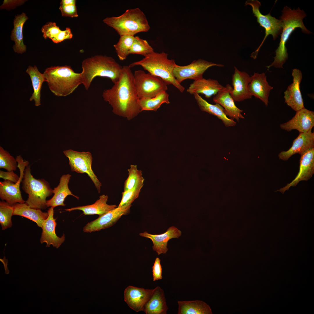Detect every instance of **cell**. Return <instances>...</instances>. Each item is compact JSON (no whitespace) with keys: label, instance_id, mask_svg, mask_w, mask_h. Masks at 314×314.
Segmentation results:
<instances>
[{"label":"cell","instance_id":"45","mask_svg":"<svg viewBox=\"0 0 314 314\" xmlns=\"http://www.w3.org/2000/svg\"><path fill=\"white\" fill-rule=\"evenodd\" d=\"M23 0H4L2 5L1 6V9H11L15 7L24 2Z\"/></svg>","mask_w":314,"mask_h":314},{"label":"cell","instance_id":"24","mask_svg":"<svg viewBox=\"0 0 314 314\" xmlns=\"http://www.w3.org/2000/svg\"><path fill=\"white\" fill-rule=\"evenodd\" d=\"M224 87L215 79L208 78L201 79L194 81L191 83L187 92L191 94H201L207 98L215 95Z\"/></svg>","mask_w":314,"mask_h":314},{"label":"cell","instance_id":"4","mask_svg":"<svg viewBox=\"0 0 314 314\" xmlns=\"http://www.w3.org/2000/svg\"><path fill=\"white\" fill-rule=\"evenodd\" d=\"M43 74L50 90L56 96L68 95L82 84L81 73L75 72L69 65L51 66Z\"/></svg>","mask_w":314,"mask_h":314},{"label":"cell","instance_id":"15","mask_svg":"<svg viewBox=\"0 0 314 314\" xmlns=\"http://www.w3.org/2000/svg\"><path fill=\"white\" fill-rule=\"evenodd\" d=\"M292 75L293 82L284 92V97L287 104L296 112L304 108L300 89L302 75L301 71L297 69H292Z\"/></svg>","mask_w":314,"mask_h":314},{"label":"cell","instance_id":"18","mask_svg":"<svg viewBox=\"0 0 314 314\" xmlns=\"http://www.w3.org/2000/svg\"><path fill=\"white\" fill-rule=\"evenodd\" d=\"M154 289H145L131 286L127 287L124 291V301L133 311H143L144 306L152 295Z\"/></svg>","mask_w":314,"mask_h":314},{"label":"cell","instance_id":"25","mask_svg":"<svg viewBox=\"0 0 314 314\" xmlns=\"http://www.w3.org/2000/svg\"><path fill=\"white\" fill-rule=\"evenodd\" d=\"M71 176L70 174H63L61 177L58 185L54 188L53 193L54 195L50 199L47 200V207L53 208L58 206H65L66 204L64 202L66 198L68 195H71L79 199V197L73 194L68 187Z\"/></svg>","mask_w":314,"mask_h":314},{"label":"cell","instance_id":"6","mask_svg":"<svg viewBox=\"0 0 314 314\" xmlns=\"http://www.w3.org/2000/svg\"><path fill=\"white\" fill-rule=\"evenodd\" d=\"M103 21L120 36H134L139 32H147L150 28L145 14L138 8L127 10L118 17H107Z\"/></svg>","mask_w":314,"mask_h":314},{"label":"cell","instance_id":"2","mask_svg":"<svg viewBox=\"0 0 314 314\" xmlns=\"http://www.w3.org/2000/svg\"><path fill=\"white\" fill-rule=\"evenodd\" d=\"M280 17L283 24L282 30L279 46L275 51L274 60L272 64L266 67L268 68L273 66L276 68H283V65L288 59V53L286 46L291 34L297 28H301L303 32L309 34L311 33L305 26L303 19L306 16L304 11L299 7L296 9L292 10L287 6H284Z\"/></svg>","mask_w":314,"mask_h":314},{"label":"cell","instance_id":"38","mask_svg":"<svg viewBox=\"0 0 314 314\" xmlns=\"http://www.w3.org/2000/svg\"><path fill=\"white\" fill-rule=\"evenodd\" d=\"M17 167V163L16 158L0 146V168L10 171H15Z\"/></svg>","mask_w":314,"mask_h":314},{"label":"cell","instance_id":"12","mask_svg":"<svg viewBox=\"0 0 314 314\" xmlns=\"http://www.w3.org/2000/svg\"><path fill=\"white\" fill-rule=\"evenodd\" d=\"M213 66L224 67L221 64L215 63L199 59L194 60L188 65L180 66L176 65L173 73L176 80L181 84L187 79L196 81L203 78V75L205 71L209 68Z\"/></svg>","mask_w":314,"mask_h":314},{"label":"cell","instance_id":"29","mask_svg":"<svg viewBox=\"0 0 314 314\" xmlns=\"http://www.w3.org/2000/svg\"><path fill=\"white\" fill-rule=\"evenodd\" d=\"M108 199L107 195H100L99 199L93 204L72 207L65 210L69 212L75 210H79L83 212L84 215H98L100 216L117 207L116 205L107 204Z\"/></svg>","mask_w":314,"mask_h":314},{"label":"cell","instance_id":"16","mask_svg":"<svg viewBox=\"0 0 314 314\" xmlns=\"http://www.w3.org/2000/svg\"><path fill=\"white\" fill-rule=\"evenodd\" d=\"M314 173V147L311 148L301 155L299 170L295 178L290 183L276 191L283 194L291 186H295L301 181H307Z\"/></svg>","mask_w":314,"mask_h":314},{"label":"cell","instance_id":"5","mask_svg":"<svg viewBox=\"0 0 314 314\" xmlns=\"http://www.w3.org/2000/svg\"><path fill=\"white\" fill-rule=\"evenodd\" d=\"M168 56L164 51L158 53L154 51L129 66L131 68L140 65L149 73L161 78L167 85L172 84L183 92L184 87L178 82L173 74L174 69L177 64L174 60L169 59Z\"/></svg>","mask_w":314,"mask_h":314},{"label":"cell","instance_id":"21","mask_svg":"<svg viewBox=\"0 0 314 314\" xmlns=\"http://www.w3.org/2000/svg\"><path fill=\"white\" fill-rule=\"evenodd\" d=\"M314 147V133L311 131L306 133H300L294 140L291 147L287 151L281 152L278 155L280 159L288 160L296 154L301 155L309 149Z\"/></svg>","mask_w":314,"mask_h":314},{"label":"cell","instance_id":"32","mask_svg":"<svg viewBox=\"0 0 314 314\" xmlns=\"http://www.w3.org/2000/svg\"><path fill=\"white\" fill-rule=\"evenodd\" d=\"M178 314H212L210 306L201 301H178Z\"/></svg>","mask_w":314,"mask_h":314},{"label":"cell","instance_id":"19","mask_svg":"<svg viewBox=\"0 0 314 314\" xmlns=\"http://www.w3.org/2000/svg\"><path fill=\"white\" fill-rule=\"evenodd\" d=\"M54 208L51 207L47 211L48 216L42 224L40 241L41 244L46 243V247H49L52 245L58 248L65 241V236L64 234L61 237L56 235L55 229L57 223L56 219L53 217Z\"/></svg>","mask_w":314,"mask_h":314},{"label":"cell","instance_id":"41","mask_svg":"<svg viewBox=\"0 0 314 314\" xmlns=\"http://www.w3.org/2000/svg\"><path fill=\"white\" fill-rule=\"evenodd\" d=\"M59 9L60 10L62 15L63 16L74 17L78 16L76 5H60Z\"/></svg>","mask_w":314,"mask_h":314},{"label":"cell","instance_id":"3","mask_svg":"<svg viewBox=\"0 0 314 314\" xmlns=\"http://www.w3.org/2000/svg\"><path fill=\"white\" fill-rule=\"evenodd\" d=\"M82 68V84L87 90L97 76L107 77L114 84L116 83L120 77L123 66L112 57L97 55L84 60Z\"/></svg>","mask_w":314,"mask_h":314},{"label":"cell","instance_id":"47","mask_svg":"<svg viewBox=\"0 0 314 314\" xmlns=\"http://www.w3.org/2000/svg\"><path fill=\"white\" fill-rule=\"evenodd\" d=\"M0 261L3 263V265L4 269L5 270V273L6 274H7L9 273L10 271L8 270V260L6 259V257L4 256L3 258V259H0Z\"/></svg>","mask_w":314,"mask_h":314},{"label":"cell","instance_id":"42","mask_svg":"<svg viewBox=\"0 0 314 314\" xmlns=\"http://www.w3.org/2000/svg\"><path fill=\"white\" fill-rule=\"evenodd\" d=\"M152 272L153 281L161 279L162 278V267L160 264V260L158 257L155 259L152 267Z\"/></svg>","mask_w":314,"mask_h":314},{"label":"cell","instance_id":"22","mask_svg":"<svg viewBox=\"0 0 314 314\" xmlns=\"http://www.w3.org/2000/svg\"><path fill=\"white\" fill-rule=\"evenodd\" d=\"M181 234V232L174 226L169 227L165 233L160 234L153 235L147 231L139 233L140 236L150 239L153 245L152 249L158 255L165 254L168 250L167 247L168 241L173 238H178Z\"/></svg>","mask_w":314,"mask_h":314},{"label":"cell","instance_id":"20","mask_svg":"<svg viewBox=\"0 0 314 314\" xmlns=\"http://www.w3.org/2000/svg\"><path fill=\"white\" fill-rule=\"evenodd\" d=\"M232 89L231 86L227 84L214 96L213 101L215 103L218 104L223 107L227 116L239 121L240 118H244L242 114L243 110L239 108L235 104L234 101L230 94Z\"/></svg>","mask_w":314,"mask_h":314},{"label":"cell","instance_id":"37","mask_svg":"<svg viewBox=\"0 0 314 314\" xmlns=\"http://www.w3.org/2000/svg\"><path fill=\"white\" fill-rule=\"evenodd\" d=\"M153 51V49L147 40L138 36H135L130 49L129 54H138L144 57Z\"/></svg>","mask_w":314,"mask_h":314},{"label":"cell","instance_id":"35","mask_svg":"<svg viewBox=\"0 0 314 314\" xmlns=\"http://www.w3.org/2000/svg\"><path fill=\"white\" fill-rule=\"evenodd\" d=\"M128 171V176L124 183V190L144 184V179L142 176V171L138 169L136 165H131Z\"/></svg>","mask_w":314,"mask_h":314},{"label":"cell","instance_id":"44","mask_svg":"<svg viewBox=\"0 0 314 314\" xmlns=\"http://www.w3.org/2000/svg\"><path fill=\"white\" fill-rule=\"evenodd\" d=\"M0 178L4 180H8L15 183L18 181L19 176L14 171L5 172L0 170Z\"/></svg>","mask_w":314,"mask_h":314},{"label":"cell","instance_id":"17","mask_svg":"<svg viewBox=\"0 0 314 314\" xmlns=\"http://www.w3.org/2000/svg\"><path fill=\"white\" fill-rule=\"evenodd\" d=\"M234 72L232 77L233 88L230 94L234 101L240 102L251 99L252 96L249 89L251 77L245 71H239L234 67Z\"/></svg>","mask_w":314,"mask_h":314},{"label":"cell","instance_id":"27","mask_svg":"<svg viewBox=\"0 0 314 314\" xmlns=\"http://www.w3.org/2000/svg\"><path fill=\"white\" fill-rule=\"evenodd\" d=\"M195 98L200 110L217 117L221 119L226 127L232 126L236 125L233 119L229 118L226 115L224 108L219 104H212L208 103L199 94L194 95Z\"/></svg>","mask_w":314,"mask_h":314},{"label":"cell","instance_id":"36","mask_svg":"<svg viewBox=\"0 0 314 314\" xmlns=\"http://www.w3.org/2000/svg\"><path fill=\"white\" fill-rule=\"evenodd\" d=\"M13 211L12 206L4 201H0V224L2 230L12 226L11 217Z\"/></svg>","mask_w":314,"mask_h":314},{"label":"cell","instance_id":"43","mask_svg":"<svg viewBox=\"0 0 314 314\" xmlns=\"http://www.w3.org/2000/svg\"><path fill=\"white\" fill-rule=\"evenodd\" d=\"M71 29L67 28L63 31H61L58 35L52 41L55 43H58L66 39H70L72 37Z\"/></svg>","mask_w":314,"mask_h":314},{"label":"cell","instance_id":"14","mask_svg":"<svg viewBox=\"0 0 314 314\" xmlns=\"http://www.w3.org/2000/svg\"><path fill=\"white\" fill-rule=\"evenodd\" d=\"M314 126V112L305 108L296 112L290 120L280 125L282 129L288 131L296 129L300 133L311 131Z\"/></svg>","mask_w":314,"mask_h":314},{"label":"cell","instance_id":"1","mask_svg":"<svg viewBox=\"0 0 314 314\" xmlns=\"http://www.w3.org/2000/svg\"><path fill=\"white\" fill-rule=\"evenodd\" d=\"M104 100L108 103L115 114L130 120L141 111L134 82L133 74L129 66H123L118 81L110 89L102 93Z\"/></svg>","mask_w":314,"mask_h":314},{"label":"cell","instance_id":"10","mask_svg":"<svg viewBox=\"0 0 314 314\" xmlns=\"http://www.w3.org/2000/svg\"><path fill=\"white\" fill-rule=\"evenodd\" d=\"M63 152L69 160L71 170L78 173L87 174L99 193L102 184L92 169V157L91 153L88 151L80 152L72 149L65 150Z\"/></svg>","mask_w":314,"mask_h":314},{"label":"cell","instance_id":"9","mask_svg":"<svg viewBox=\"0 0 314 314\" xmlns=\"http://www.w3.org/2000/svg\"><path fill=\"white\" fill-rule=\"evenodd\" d=\"M247 5L252 7L253 13L257 18V22L265 30V35L263 40L258 48L251 55L250 57L255 59L260 48L267 36L271 35L273 40H275L282 31L283 24L280 19L272 16L270 13L266 15H263L259 10L261 5L258 0H247L245 3V6Z\"/></svg>","mask_w":314,"mask_h":314},{"label":"cell","instance_id":"28","mask_svg":"<svg viewBox=\"0 0 314 314\" xmlns=\"http://www.w3.org/2000/svg\"><path fill=\"white\" fill-rule=\"evenodd\" d=\"M12 206L13 208V215H19L28 219L35 222L41 228L43 222L48 216L47 212H43L41 209L31 208L26 203H17Z\"/></svg>","mask_w":314,"mask_h":314},{"label":"cell","instance_id":"39","mask_svg":"<svg viewBox=\"0 0 314 314\" xmlns=\"http://www.w3.org/2000/svg\"><path fill=\"white\" fill-rule=\"evenodd\" d=\"M144 184H141L132 189L124 190L122 193L121 200L118 206L121 207L127 205H131L139 197L141 190Z\"/></svg>","mask_w":314,"mask_h":314},{"label":"cell","instance_id":"33","mask_svg":"<svg viewBox=\"0 0 314 314\" xmlns=\"http://www.w3.org/2000/svg\"><path fill=\"white\" fill-rule=\"evenodd\" d=\"M169 94L166 91H162L156 97L139 99L138 103L141 111L143 110L156 111L163 103H170Z\"/></svg>","mask_w":314,"mask_h":314},{"label":"cell","instance_id":"7","mask_svg":"<svg viewBox=\"0 0 314 314\" xmlns=\"http://www.w3.org/2000/svg\"><path fill=\"white\" fill-rule=\"evenodd\" d=\"M22 183V188L28 195L25 203L32 208L46 209V198L53 193L49 183L43 179L35 178L28 165L24 170Z\"/></svg>","mask_w":314,"mask_h":314},{"label":"cell","instance_id":"13","mask_svg":"<svg viewBox=\"0 0 314 314\" xmlns=\"http://www.w3.org/2000/svg\"><path fill=\"white\" fill-rule=\"evenodd\" d=\"M131 205L117 208L99 216L94 220L88 223L83 228L85 233L99 231L110 227L114 224L123 215L129 214Z\"/></svg>","mask_w":314,"mask_h":314},{"label":"cell","instance_id":"8","mask_svg":"<svg viewBox=\"0 0 314 314\" xmlns=\"http://www.w3.org/2000/svg\"><path fill=\"white\" fill-rule=\"evenodd\" d=\"M134 83L139 99L152 98L167 90V85L160 77L144 71H135L133 74Z\"/></svg>","mask_w":314,"mask_h":314},{"label":"cell","instance_id":"34","mask_svg":"<svg viewBox=\"0 0 314 314\" xmlns=\"http://www.w3.org/2000/svg\"><path fill=\"white\" fill-rule=\"evenodd\" d=\"M134 36L124 35L120 36L117 43L114 45L119 59L123 60L129 54V51L134 39Z\"/></svg>","mask_w":314,"mask_h":314},{"label":"cell","instance_id":"46","mask_svg":"<svg viewBox=\"0 0 314 314\" xmlns=\"http://www.w3.org/2000/svg\"><path fill=\"white\" fill-rule=\"evenodd\" d=\"M76 1L75 0H62L60 2V5H76Z\"/></svg>","mask_w":314,"mask_h":314},{"label":"cell","instance_id":"40","mask_svg":"<svg viewBox=\"0 0 314 314\" xmlns=\"http://www.w3.org/2000/svg\"><path fill=\"white\" fill-rule=\"evenodd\" d=\"M41 31L43 37L46 39L48 38L52 41L59 34L61 30L54 22H48L42 27Z\"/></svg>","mask_w":314,"mask_h":314},{"label":"cell","instance_id":"31","mask_svg":"<svg viewBox=\"0 0 314 314\" xmlns=\"http://www.w3.org/2000/svg\"><path fill=\"white\" fill-rule=\"evenodd\" d=\"M26 72L29 75L32 82L33 92L29 99L30 101L34 100L35 106L41 105V91L43 83L45 81L44 74L40 73L35 65L29 66Z\"/></svg>","mask_w":314,"mask_h":314},{"label":"cell","instance_id":"23","mask_svg":"<svg viewBox=\"0 0 314 314\" xmlns=\"http://www.w3.org/2000/svg\"><path fill=\"white\" fill-rule=\"evenodd\" d=\"M266 76L263 72L254 73L251 76L249 85V89L251 95L261 100L267 106L270 91L273 87L270 86L267 80Z\"/></svg>","mask_w":314,"mask_h":314},{"label":"cell","instance_id":"30","mask_svg":"<svg viewBox=\"0 0 314 314\" xmlns=\"http://www.w3.org/2000/svg\"><path fill=\"white\" fill-rule=\"evenodd\" d=\"M28 19L26 14L23 13L16 16L14 20V28L10 39L15 42L13 47L14 51L18 53L22 54L26 50V46L23 43L22 32L23 25Z\"/></svg>","mask_w":314,"mask_h":314},{"label":"cell","instance_id":"11","mask_svg":"<svg viewBox=\"0 0 314 314\" xmlns=\"http://www.w3.org/2000/svg\"><path fill=\"white\" fill-rule=\"evenodd\" d=\"M16 159L20 172L18 181L15 183L8 180L0 182V198L2 200H5L11 206L16 203H24L26 201L22 197L20 186L24 170L29 165V162L24 160L20 155L17 156Z\"/></svg>","mask_w":314,"mask_h":314},{"label":"cell","instance_id":"26","mask_svg":"<svg viewBox=\"0 0 314 314\" xmlns=\"http://www.w3.org/2000/svg\"><path fill=\"white\" fill-rule=\"evenodd\" d=\"M168 309L164 291L160 287L157 286L154 288L142 311L146 314H166Z\"/></svg>","mask_w":314,"mask_h":314}]
</instances>
